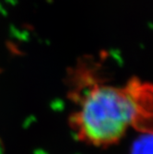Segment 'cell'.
<instances>
[{"instance_id": "2", "label": "cell", "mask_w": 153, "mask_h": 154, "mask_svg": "<svg viewBox=\"0 0 153 154\" xmlns=\"http://www.w3.org/2000/svg\"><path fill=\"white\" fill-rule=\"evenodd\" d=\"M132 154H153V135L140 137L132 148Z\"/></svg>"}, {"instance_id": "1", "label": "cell", "mask_w": 153, "mask_h": 154, "mask_svg": "<svg viewBox=\"0 0 153 154\" xmlns=\"http://www.w3.org/2000/svg\"><path fill=\"white\" fill-rule=\"evenodd\" d=\"M85 89L72 93L78 110L69 125L79 140L96 147H108L123 138L128 128L153 135V84L138 78L124 86L98 83L84 78Z\"/></svg>"}]
</instances>
